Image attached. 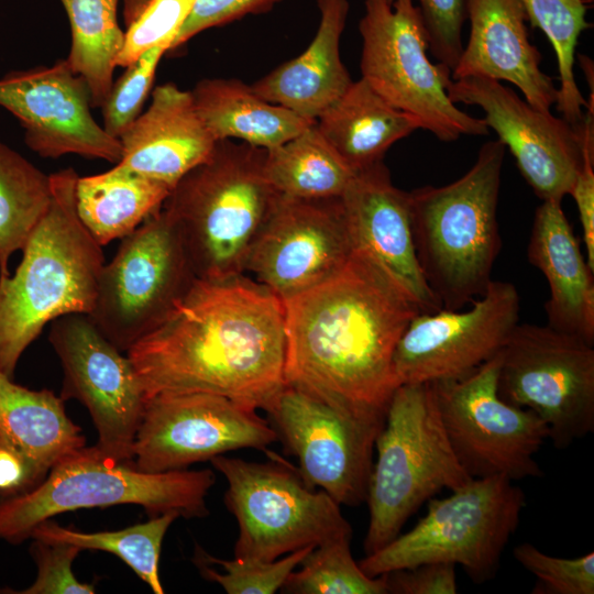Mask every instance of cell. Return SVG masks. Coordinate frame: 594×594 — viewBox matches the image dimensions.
<instances>
[{"instance_id":"cell-27","label":"cell","mask_w":594,"mask_h":594,"mask_svg":"<svg viewBox=\"0 0 594 594\" xmlns=\"http://www.w3.org/2000/svg\"><path fill=\"white\" fill-rule=\"evenodd\" d=\"M315 124L354 173L382 162L394 143L421 129L415 117L391 105L362 78Z\"/></svg>"},{"instance_id":"cell-40","label":"cell","mask_w":594,"mask_h":594,"mask_svg":"<svg viewBox=\"0 0 594 594\" xmlns=\"http://www.w3.org/2000/svg\"><path fill=\"white\" fill-rule=\"evenodd\" d=\"M428 50L451 72L463 51L462 28L468 20V0H418Z\"/></svg>"},{"instance_id":"cell-16","label":"cell","mask_w":594,"mask_h":594,"mask_svg":"<svg viewBox=\"0 0 594 594\" xmlns=\"http://www.w3.org/2000/svg\"><path fill=\"white\" fill-rule=\"evenodd\" d=\"M48 340L63 367L62 399L75 398L86 406L101 453L119 462H132L146 397L128 355L81 312L51 321Z\"/></svg>"},{"instance_id":"cell-47","label":"cell","mask_w":594,"mask_h":594,"mask_svg":"<svg viewBox=\"0 0 594 594\" xmlns=\"http://www.w3.org/2000/svg\"><path fill=\"white\" fill-rule=\"evenodd\" d=\"M395 0H388V2L392 4Z\"/></svg>"},{"instance_id":"cell-42","label":"cell","mask_w":594,"mask_h":594,"mask_svg":"<svg viewBox=\"0 0 594 594\" xmlns=\"http://www.w3.org/2000/svg\"><path fill=\"white\" fill-rule=\"evenodd\" d=\"M279 1L282 0H196L168 52L207 29L226 25L249 14L268 12Z\"/></svg>"},{"instance_id":"cell-25","label":"cell","mask_w":594,"mask_h":594,"mask_svg":"<svg viewBox=\"0 0 594 594\" xmlns=\"http://www.w3.org/2000/svg\"><path fill=\"white\" fill-rule=\"evenodd\" d=\"M319 26L307 48L251 85L264 100L316 121L350 87L340 55L349 0H317Z\"/></svg>"},{"instance_id":"cell-32","label":"cell","mask_w":594,"mask_h":594,"mask_svg":"<svg viewBox=\"0 0 594 594\" xmlns=\"http://www.w3.org/2000/svg\"><path fill=\"white\" fill-rule=\"evenodd\" d=\"M50 175L0 142V276L22 251L51 202Z\"/></svg>"},{"instance_id":"cell-4","label":"cell","mask_w":594,"mask_h":594,"mask_svg":"<svg viewBox=\"0 0 594 594\" xmlns=\"http://www.w3.org/2000/svg\"><path fill=\"white\" fill-rule=\"evenodd\" d=\"M504 156L498 140L487 141L459 179L408 191L418 264L443 309L472 304L493 280L502 246L497 204Z\"/></svg>"},{"instance_id":"cell-6","label":"cell","mask_w":594,"mask_h":594,"mask_svg":"<svg viewBox=\"0 0 594 594\" xmlns=\"http://www.w3.org/2000/svg\"><path fill=\"white\" fill-rule=\"evenodd\" d=\"M215 482L210 469L146 473L132 462L105 455L96 446L82 447L57 462L33 488L0 501V539L20 543L55 515L121 504L140 505L152 517L175 512L186 519L204 518Z\"/></svg>"},{"instance_id":"cell-34","label":"cell","mask_w":594,"mask_h":594,"mask_svg":"<svg viewBox=\"0 0 594 594\" xmlns=\"http://www.w3.org/2000/svg\"><path fill=\"white\" fill-rule=\"evenodd\" d=\"M532 28L541 30L556 53L560 86L557 110L571 124L584 118L587 101L574 77L575 47L579 36L591 24L585 19L586 6L582 0H519Z\"/></svg>"},{"instance_id":"cell-22","label":"cell","mask_w":594,"mask_h":594,"mask_svg":"<svg viewBox=\"0 0 594 594\" xmlns=\"http://www.w3.org/2000/svg\"><path fill=\"white\" fill-rule=\"evenodd\" d=\"M470 37L452 79L480 76L515 85L534 108L548 112L558 88L540 69L542 56L529 41L519 0H468Z\"/></svg>"},{"instance_id":"cell-18","label":"cell","mask_w":594,"mask_h":594,"mask_svg":"<svg viewBox=\"0 0 594 594\" xmlns=\"http://www.w3.org/2000/svg\"><path fill=\"white\" fill-rule=\"evenodd\" d=\"M353 251L341 197L279 194L250 246L244 274L284 300L334 275Z\"/></svg>"},{"instance_id":"cell-33","label":"cell","mask_w":594,"mask_h":594,"mask_svg":"<svg viewBox=\"0 0 594 594\" xmlns=\"http://www.w3.org/2000/svg\"><path fill=\"white\" fill-rule=\"evenodd\" d=\"M178 517L177 513L168 512L122 530L100 532H81L46 519L31 531L30 538L66 542L81 550H102L116 554L155 594H164L158 578V560L165 534Z\"/></svg>"},{"instance_id":"cell-41","label":"cell","mask_w":594,"mask_h":594,"mask_svg":"<svg viewBox=\"0 0 594 594\" xmlns=\"http://www.w3.org/2000/svg\"><path fill=\"white\" fill-rule=\"evenodd\" d=\"M31 554L37 565L34 583L22 591L2 590L1 593L16 594H94L95 586L76 579L72 563L80 548L66 543L34 539Z\"/></svg>"},{"instance_id":"cell-15","label":"cell","mask_w":594,"mask_h":594,"mask_svg":"<svg viewBox=\"0 0 594 594\" xmlns=\"http://www.w3.org/2000/svg\"><path fill=\"white\" fill-rule=\"evenodd\" d=\"M275 441L257 409L210 393L160 394L145 402L132 464L146 473L185 470L229 451L266 453Z\"/></svg>"},{"instance_id":"cell-31","label":"cell","mask_w":594,"mask_h":594,"mask_svg":"<svg viewBox=\"0 0 594 594\" xmlns=\"http://www.w3.org/2000/svg\"><path fill=\"white\" fill-rule=\"evenodd\" d=\"M69 19L70 69L87 84L92 108H101L111 86L124 32L117 19L119 0H61Z\"/></svg>"},{"instance_id":"cell-44","label":"cell","mask_w":594,"mask_h":594,"mask_svg":"<svg viewBox=\"0 0 594 594\" xmlns=\"http://www.w3.org/2000/svg\"><path fill=\"white\" fill-rule=\"evenodd\" d=\"M578 207L582 227L586 263L594 272V125L586 123L584 131L583 164L570 194Z\"/></svg>"},{"instance_id":"cell-28","label":"cell","mask_w":594,"mask_h":594,"mask_svg":"<svg viewBox=\"0 0 594 594\" xmlns=\"http://www.w3.org/2000/svg\"><path fill=\"white\" fill-rule=\"evenodd\" d=\"M190 92L200 119L216 141L237 139L270 150L316 122L264 100L251 85L235 78H206Z\"/></svg>"},{"instance_id":"cell-35","label":"cell","mask_w":594,"mask_h":594,"mask_svg":"<svg viewBox=\"0 0 594 594\" xmlns=\"http://www.w3.org/2000/svg\"><path fill=\"white\" fill-rule=\"evenodd\" d=\"M352 536L315 547L287 576L280 591L293 594H386L384 574L372 578L351 552Z\"/></svg>"},{"instance_id":"cell-38","label":"cell","mask_w":594,"mask_h":594,"mask_svg":"<svg viewBox=\"0 0 594 594\" xmlns=\"http://www.w3.org/2000/svg\"><path fill=\"white\" fill-rule=\"evenodd\" d=\"M196 0H148L130 20L117 66L127 67L141 54L155 46L168 50L188 18Z\"/></svg>"},{"instance_id":"cell-13","label":"cell","mask_w":594,"mask_h":594,"mask_svg":"<svg viewBox=\"0 0 594 594\" xmlns=\"http://www.w3.org/2000/svg\"><path fill=\"white\" fill-rule=\"evenodd\" d=\"M499 364L498 352L462 378L432 382L449 442L472 479L542 476L535 455L549 429L531 410L499 397Z\"/></svg>"},{"instance_id":"cell-7","label":"cell","mask_w":594,"mask_h":594,"mask_svg":"<svg viewBox=\"0 0 594 594\" xmlns=\"http://www.w3.org/2000/svg\"><path fill=\"white\" fill-rule=\"evenodd\" d=\"M375 449L365 501L370 514L365 554L396 538L409 517L438 492L472 480L449 442L432 382L395 389Z\"/></svg>"},{"instance_id":"cell-5","label":"cell","mask_w":594,"mask_h":594,"mask_svg":"<svg viewBox=\"0 0 594 594\" xmlns=\"http://www.w3.org/2000/svg\"><path fill=\"white\" fill-rule=\"evenodd\" d=\"M265 154L244 142L217 141L164 201L197 277L244 274L250 246L279 195L265 176Z\"/></svg>"},{"instance_id":"cell-9","label":"cell","mask_w":594,"mask_h":594,"mask_svg":"<svg viewBox=\"0 0 594 594\" xmlns=\"http://www.w3.org/2000/svg\"><path fill=\"white\" fill-rule=\"evenodd\" d=\"M267 462L223 454L210 460L226 479L224 505L239 526L234 557L272 562L290 552L352 536L340 505L308 486L297 469L267 451Z\"/></svg>"},{"instance_id":"cell-10","label":"cell","mask_w":594,"mask_h":594,"mask_svg":"<svg viewBox=\"0 0 594 594\" xmlns=\"http://www.w3.org/2000/svg\"><path fill=\"white\" fill-rule=\"evenodd\" d=\"M359 23L360 69L381 97L415 117L444 142L488 134L483 119L460 110L447 91L451 70L427 56V40L414 0H365Z\"/></svg>"},{"instance_id":"cell-14","label":"cell","mask_w":594,"mask_h":594,"mask_svg":"<svg viewBox=\"0 0 594 594\" xmlns=\"http://www.w3.org/2000/svg\"><path fill=\"white\" fill-rule=\"evenodd\" d=\"M266 414L308 486L324 491L340 506L365 503L385 416L356 414L287 384Z\"/></svg>"},{"instance_id":"cell-11","label":"cell","mask_w":594,"mask_h":594,"mask_svg":"<svg viewBox=\"0 0 594 594\" xmlns=\"http://www.w3.org/2000/svg\"><path fill=\"white\" fill-rule=\"evenodd\" d=\"M121 240L101 268L87 315L127 353L166 318L197 276L177 224L163 206Z\"/></svg>"},{"instance_id":"cell-2","label":"cell","mask_w":594,"mask_h":594,"mask_svg":"<svg viewBox=\"0 0 594 594\" xmlns=\"http://www.w3.org/2000/svg\"><path fill=\"white\" fill-rule=\"evenodd\" d=\"M283 301L285 384L340 408L385 416L399 386L396 345L417 305L354 250L324 282Z\"/></svg>"},{"instance_id":"cell-43","label":"cell","mask_w":594,"mask_h":594,"mask_svg":"<svg viewBox=\"0 0 594 594\" xmlns=\"http://www.w3.org/2000/svg\"><path fill=\"white\" fill-rule=\"evenodd\" d=\"M387 593L393 594H455V565L428 562L398 569L384 574Z\"/></svg>"},{"instance_id":"cell-19","label":"cell","mask_w":594,"mask_h":594,"mask_svg":"<svg viewBox=\"0 0 594 594\" xmlns=\"http://www.w3.org/2000/svg\"><path fill=\"white\" fill-rule=\"evenodd\" d=\"M453 103L477 106L497 140L513 154L534 193L543 200L562 201L583 164L584 123L573 125L550 111H540L502 81L469 76L447 87Z\"/></svg>"},{"instance_id":"cell-26","label":"cell","mask_w":594,"mask_h":594,"mask_svg":"<svg viewBox=\"0 0 594 594\" xmlns=\"http://www.w3.org/2000/svg\"><path fill=\"white\" fill-rule=\"evenodd\" d=\"M52 391H32L0 373V440L29 463L35 486L62 459L85 447L81 429Z\"/></svg>"},{"instance_id":"cell-29","label":"cell","mask_w":594,"mask_h":594,"mask_svg":"<svg viewBox=\"0 0 594 594\" xmlns=\"http://www.w3.org/2000/svg\"><path fill=\"white\" fill-rule=\"evenodd\" d=\"M172 188L121 164L76 183L77 215L101 245L132 233L158 210Z\"/></svg>"},{"instance_id":"cell-1","label":"cell","mask_w":594,"mask_h":594,"mask_svg":"<svg viewBox=\"0 0 594 594\" xmlns=\"http://www.w3.org/2000/svg\"><path fill=\"white\" fill-rule=\"evenodd\" d=\"M127 355L146 399L210 393L266 411L285 386L283 301L246 274L196 277Z\"/></svg>"},{"instance_id":"cell-30","label":"cell","mask_w":594,"mask_h":594,"mask_svg":"<svg viewBox=\"0 0 594 594\" xmlns=\"http://www.w3.org/2000/svg\"><path fill=\"white\" fill-rule=\"evenodd\" d=\"M264 172L278 194L304 199L341 197L355 175L315 123L266 150Z\"/></svg>"},{"instance_id":"cell-45","label":"cell","mask_w":594,"mask_h":594,"mask_svg":"<svg viewBox=\"0 0 594 594\" xmlns=\"http://www.w3.org/2000/svg\"><path fill=\"white\" fill-rule=\"evenodd\" d=\"M34 486L32 471L24 457L0 440V496H14Z\"/></svg>"},{"instance_id":"cell-24","label":"cell","mask_w":594,"mask_h":594,"mask_svg":"<svg viewBox=\"0 0 594 594\" xmlns=\"http://www.w3.org/2000/svg\"><path fill=\"white\" fill-rule=\"evenodd\" d=\"M527 256L549 284L547 324L594 344V272L584 260L562 201L543 200L536 209Z\"/></svg>"},{"instance_id":"cell-37","label":"cell","mask_w":594,"mask_h":594,"mask_svg":"<svg viewBox=\"0 0 594 594\" xmlns=\"http://www.w3.org/2000/svg\"><path fill=\"white\" fill-rule=\"evenodd\" d=\"M168 52L166 46H155L130 63L122 76L111 86L101 106L103 125L108 134L119 139L141 114L152 88L157 65Z\"/></svg>"},{"instance_id":"cell-39","label":"cell","mask_w":594,"mask_h":594,"mask_svg":"<svg viewBox=\"0 0 594 594\" xmlns=\"http://www.w3.org/2000/svg\"><path fill=\"white\" fill-rule=\"evenodd\" d=\"M513 554L536 576L534 593H594V552L572 559L559 558L542 552L530 542H522L514 548Z\"/></svg>"},{"instance_id":"cell-3","label":"cell","mask_w":594,"mask_h":594,"mask_svg":"<svg viewBox=\"0 0 594 594\" xmlns=\"http://www.w3.org/2000/svg\"><path fill=\"white\" fill-rule=\"evenodd\" d=\"M52 197L12 276H0V373L13 378L25 349L46 323L89 314L105 256L76 210L73 168L50 174Z\"/></svg>"},{"instance_id":"cell-20","label":"cell","mask_w":594,"mask_h":594,"mask_svg":"<svg viewBox=\"0 0 594 594\" xmlns=\"http://www.w3.org/2000/svg\"><path fill=\"white\" fill-rule=\"evenodd\" d=\"M0 106L20 121L26 145L42 157L77 154L114 164L122 157L120 140L94 119L89 88L66 59L6 74Z\"/></svg>"},{"instance_id":"cell-36","label":"cell","mask_w":594,"mask_h":594,"mask_svg":"<svg viewBox=\"0 0 594 594\" xmlns=\"http://www.w3.org/2000/svg\"><path fill=\"white\" fill-rule=\"evenodd\" d=\"M315 547L290 552L272 562L255 559L215 558L197 546L194 562L200 574L228 594H274Z\"/></svg>"},{"instance_id":"cell-12","label":"cell","mask_w":594,"mask_h":594,"mask_svg":"<svg viewBox=\"0 0 594 594\" xmlns=\"http://www.w3.org/2000/svg\"><path fill=\"white\" fill-rule=\"evenodd\" d=\"M499 353V397L535 413L557 449L594 431L593 344L548 324L518 322Z\"/></svg>"},{"instance_id":"cell-46","label":"cell","mask_w":594,"mask_h":594,"mask_svg":"<svg viewBox=\"0 0 594 594\" xmlns=\"http://www.w3.org/2000/svg\"><path fill=\"white\" fill-rule=\"evenodd\" d=\"M585 4L592 2L593 0H582Z\"/></svg>"},{"instance_id":"cell-8","label":"cell","mask_w":594,"mask_h":594,"mask_svg":"<svg viewBox=\"0 0 594 594\" xmlns=\"http://www.w3.org/2000/svg\"><path fill=\"white\" fill-rule=\"evenodd\" d=\"M444 498L429 499L426 515L359 562L369 576L428 562L461 565L472 582L494 579L526 507L524 491L504 476L472 479Z\"/></svg>"},{"instance_id":"cell-23","label":"cell","mask_w":594,"mask_h":594,"mask_svg":"<svg viewBox=\"0 0 594 594\" xmlns=\"http://www.w3.org/2000/svg\"><path fill=\"white\" fill-rule=\"evenodd\" d=\"M119 140V164L172 189L211 154L217 142L200 119L191 92L173 82L153 90L148 108Z\"/></svg>"},{"instance_id":"cell-21","label":"cell","mask_w":594,"mask_h":594,"mask_svg":"<svg viewBox=\"0 0 594 594\" xmlns=\"http://www.w3.org/2000/svg\"><path fill=\"white\" fill-rule=\"evenodd\" d=\"M341 201L354 250L377 265L421 312L442 309L418 264L408 191L392 183L383 161L355 173Z\"/></svg>"},{"instance_id":"cell-17","label":"cell","mask_w":594,"mask_h":594,"mask_svg":"<svg viewBox=\"0 0 594 594\" xmlns=\"http://www.w3.org/2000/svg\"><path fill=\"white\" fill-rule=\"evenodd\" d=\"M520 297L508 282L492 280L466 310L419 312L393 356L398 385L462 378L496 355L519 322Z\"/></svg>"}]
</instances>
